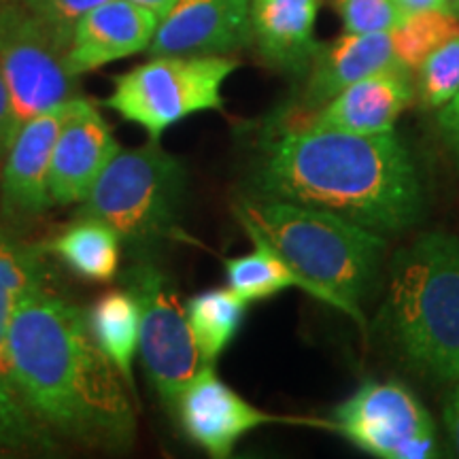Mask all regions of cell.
<instances>
[{
	"mask_svg": "<svg viewBox=\"0 0 459 459\" xmlns=\"http://www.w3.org/2000/svg\"><path fill=\"white\" fill-rule=\"evenodd\" d=\"M9 355L26 406L57 440L96 449L132 445L130 387L91 334L88 311L57 294L49 274L17 302Z\"/></svg>",
	"mask_w": 459,
	"mask_h": 459,
	"instance_id": "cell-1",
	"label": "cell"
},
{
	"mask_svg": "<svg viewBox=\"0 0 459 459\" xmlns=\"http://www.w3.org/2000/svg\"><path fill=\"white\" fill-rule=\"evenodd\" d=\"M255 198L330 211L372 232L402 234L426 213V187L395 132L349 134L264 126L251 170Z\"/></svg>",
	"mask_w": 459,
	"mask_h": 459,
	"instance_id": "cell-2",
	"label": "cell"
},
{
	"mask_svg": "<svg viewBox=\"0 0 459 459\" xmlns=\"http://www.w3.org/2000/svg\"><path fill=\"white\" fill-rule=\"evenodd\" d=\"M234 215L245 232L273 247L313 287L315 300L349 315L366 330L361 302L370 296L387 251L383 234L330 211L274 198L243 196Z\"/></svg>",
	"mask_w": 459,
	"mask_h": 459,
	"instance_id": "cell-3",
	"label": "cell"
},
{
	"mask_svg": "<svg viewBox=\"0 0 459 459\" xmlns=\"http://www.w3.org/2000/svg\"><path fill=\"white\" fill-rule=\"evenodd\" d=\"M378 324L406 368L434 383L459 381V238L421 234L389 266Z\"/></svg>",
	"mask_w": 459,
	"mask_h": 459,
	"instance_id": "cell-4",
	"label": "cell"
},
{
	"mask_svg": "<svg viewBox=\"0 0 459 459\" xmlns=\"http://www.w3.org/2000/svg\"><path fill=\"white\" fill-rule=\"evenodd\" d=\"M187 172L160 141L119 149L82 200L77 217H91L117 232L130 247H152L177 230Z\"/></svg>",
	"mask_w": 459,
	"mask_h": 459,
	"instance_id": "cell-5",
	"label": "cell"
},
{
	"mask_svg": "<svg viewBox=\"0 0 459 459\" xmlns=\"http://www.w3.org/2000/svg\"><path fill=\"white\" fill-rule=\"evenodd\" d=\"M238 68L230 56H153L115 77L102 105L141 126L152 141L204 111H221L223 83Z\"/></svg>",
	"mask_w": 459,
	"mask_h": 459,
	"instance_id": "cell-6",
	"label": "cell"
},
{
	"mask_svg": "<svg viewBox=\"0 0 459 459\" xmlns=\"http://www.w3.org/2000/svg\"><path fill=\"white\" fill-rule=\"evenodd\" d=\"M122 285L141 308L139 355L149 383L160 400L175 409L177 398L204 366L189 328L186 304L169 274L152 262L132 264L122 274Z\"/></svg>",
	"mask_w": 459,
	"mask_h": 459,
	"instance_id": "cell-7",
	"label": "cell"
},
{
	"mask_svg": "<svg viewBox=\"0 0 459 459\" xmlns=\"http://www.w3.org/2000/svg\"><path fill=\"white\" fill-rule=\"evenodd\" d=\"M0 71L13 102L17 130L79 91L66 49L22 0H0Z\"/></svg>",
	"mask_w": 459,
	"mask_h": 459,
	"instance_id": "cell-8",
	"label": "cell"
},
{
	"mask_svg": "<svg viewBox=\"0 0 459 459\" xmlns=\"http://www.w3.org/2000/svg\"><path fill=\"white\" fill-rule=\"evenodd\" d=\"M328 429L381 459L440 455L432 415L411 389L394 381L364 383L336 406Z\"/></svg>",
	"mask_w": 459,
	"mask_h": 459,
	"instance_id": "cell-9",
	"label": "cell"
},
{
	"mask_svg": "<svg viewBox=\"0 0 459 459\" xmlns=\"http://www.w3.org/2000/svg\"><path fill=\"white\" fill-rule=\"evenodd\" d=\"M48 274L43 251L0 226V455L51 453L60 445L26 406L9 355V328L17 302Z\"/></svg>",
	"mask_w": 459,
	"mask_h": 459,
	"instance_id": "cell-10",
	"label": "cell"
},
{
	"mask_svg": "<svg viewBox=\"0 0 459 459\" xmlns=\"http://www.w3.org/2000/svg\"><path fill=\"white\" fill-rule=\"evenodd\" d=\"M183 432L211 457L232 455L240 438L268 423H311L328 428V421L291 419L266 412L245 400L217 377L215 366L204 364L187 383L175 404Z\"/></svg>",
	"mask_w": 459,
	"mask_h": 459,
	"instance_id": "cell-11",
	"label": "cell"
},
{
	"mask_svg": "<svg viewBox=\"0 0 459 459\" xmlns=\"http://www.w3.org/2000/svg\"><path fill=\"white\" fill-rule=\"evenodd\" d=\"M415 96L417 85L409 68H394L359 79L311 113L281 111L268 124L349 134H383L394 132L395 122Z\"/></svg>",
	"mask_w": 459,
	"mask_h": 459,
	"instance_id": "cell-12",
	"label": "cell"
},
{
	"mask_svg": "<svg viewBox=\"0 0 459 459\" xmlns=\"http://www.w3.org/2000/svg\"><path fill=\"white\" fill-rule=\"evenodd\" d=\"M71 100L34 115L15 132V139L0 164V204L11 220H30L51 209V156L65 124Z\"/></svg>",
	"mask_w": 459,
	"mask_h": 459,
	"instance_id": "cell-13",
	"label": "cell"
},
{
	"mask_svg": "<svg viewBox=\"0 0 459 459\" xmlns=\"http://www.w3.org/2000/svg\"><path fill=\"white\" fill-rule=\"evenodd\" d=\"M251 43V0H177L149 43L153 56H228Z\"/></svg>",
	"mask_w": 459,
	"mask_h": 459,
	"instance_id": "cell-14",
	"label": "cell"
},
{
	"mask_svg": "<svg viewBox=\"0 0 459 459\" xmlns=\"http://www.w3.org/2000/svg\"><path fill=\"white\" fill-rule=\"evenodd\" d=\"M119 149L122 145L99 108L74 96L51 156V203L74 204L85 200Z\"/></svg>",
	"mask_w": 459,
	"mask_h": 459,
	"instance_id": "cell-15",
	"label": "cell"
},
{
	"mask_svg": "<svg viewBox=\"0 0 459 459\" xmlns=\"http://www.w3.org/2000/svg\"><path fill=\"white\" fill-rule=\"evenodd\" d=\"M160 17L130 0H107L74 26L66 62L73 74H85L115 60L147 51Z\"/></svg>",
	"mask_w": 459,
	"mask_h": 459,
	"instance_id": "cell-16",
	"label": "cell"
},
{
	"mask_svg": "<svg viewBox=\"0 0 459 459\" xmlns=\"http://www.w3.org/2000/svg\"><path fill=\"white\" fill-rule=\"evenodd\" d=\"M394 68L406 66L395 56L392 32H344L334 43L321 45L307 73L300 100L296 107L287 108V113H311L359 79Z\"/></svg>",
	"mask_w": 459,
	"mask_h": 459,
	"instance_id": "cell-17",
	"label": "cell"
},
{
	"mask_svg": "<svg viewBox=\"0 0 459 459\" xmlns=\"http://www.w3.org/2000/svg\"><path fill=\"white\" fill-rule=\"evenodd\" d=\"M319 0H251V43L268 66L307 74L321 43L315 39Z\"/></svg>",
	"mask_w": 459,
	"mask_h": 459,
	"instance_id": "cell-18",
	"label": "cell"
},
{
	"mask_svg": "<svg viewBox=\"0 0 459 459\" xmlns=\"http://www.w3.org/2000/svg\"><path fill=\"white\" fill-rule=\"evenodd\" d=\"M90 330L126 385L134 394V358L139 355L141 308L126 287L108 291L88 311Z\"/></svg>",
	"mask_w": 459,
	"mask_h": 459,
	"instance_id": "cell-19",
	"label": "cell"
},
{
	"mask_svg": "<svg viewBox=\"0 0 459 459\" xmlns=\"http://www.w3.org/2000/svg\"><path fill=\"white\" fill-rule=\"evenodd\" d=\"M49 251L88 281L108 283L119 274L122 238L107 223L91 217H77V221L49 245Z\"/></svg>",
	"mask_w": 459,
	"mask_h": 459,
	"instance_id": "cell-20",
	"label": "cell"
},
{
	"mask_svg": "<svg viewBox=\"0 0 459 459\" xmlns=\"http://www.w3.org/2000/svg\"><path fill=\"white\" fill-rule=\"evenodd\" d=\"M247 234L254 243V251L238 257H228L223 262L230 290L237 291L247 304L266 300V298L277 296L279 291L290 290V287H298V290L313 296L311 283L304 281L296 271H291L290 264L266 240L254 232Z\"/></svg>",
	"mask_w": 459,
	"mask_h": 459,
	"instance_id": "cell-21",
	"label": "cell"
},
{
	"mask_svg": "<svg viewBox=\"0 0 459 459\" xmlns=\"http://www.w3.org/2000/svg\"><path fill=\"white\" fill-rule=\"evenodd\" d=\"M186 313L203 364L215 366L243 325L247 302L230 287H215L189 298Z\"/></svg>",
	"mask_w": 459,
	"mask_h": 459,
	"instance_id": "cell-22",
	"label": "cell"
},
{
	"mask_svg": "<svg viewBox=\"0 0 459 459\" xmlns=\"http://www.w3.org/2000/svg\"><path fill=\"white\" fill-rule=\"evenodd\" d=\"M459 34V17L445 11H421L411 13L392 32L398 60L415 73L432 51Z\"/></svg>",
	"mask_w": 459,
	"mask_h": 459,
	"instance_id": "cell-23",
	"label": "cell"
},
{
	"mask_svg": "<svg viewBox=\"0 0 459 459\" xmlns=\"http://www.w3.org/2000/svg\"><path fill=\"white\" fill-rule=\"evenodd\" d=\"M417 94L423 105L440 111L459 94V34L438 45L417 68Z\"/></svg>",
	"mask_w": 459,
	"mask_h": 459,
	"instance_id": "cell-24",
	"label": "cell"
},
{
	"mask_svg": "<svg viewBox=\"0 0 459 459\" xmlns=\"http://www.w3.org/2000/svg\"><path fill=\"white\" fill-rule=\"evenodd\" d=\"M336 7L349 34L394 32L406 17L395 0H336Z\"/></svg>",
	"mask_w": 459,
	"mask_h": 459,
	"instance_id": "cell-25",
	"label": "cell"
},
{
	"mask_svg": "<svg viewBox=\"0 0 459 459\" xmlns=\"http://www.w3.org/2000/svg\"><path fill=\"white\" fill-rule=\"evenodd\" d=\"M22 3L49 28L57 43L68 51L77 22L107 0H22Z\"/></svg>",
	"mask_w": 459,
	"mask_h": 459,
	"instance_id": "cell-26",
	"label": "cell"
},
{
	"mask_svg": "<svg viewBox=\"0 0 459 459\" xmlns=\"http://www.w3.org/2000/svg\"><path fill=\"white\" fill-rule=\"evenodd\" d=\"M15 115H13V102H11V94L4 82L3 71H0V162L7 156V149L15 139Z\"/></svg>",
	"mask_w": 459,
	"mask_h": 459,
	"instance_id": "cell-27",
	"label": "cell"
},
{
	"mask_svg": "<svg viewBox=\"0 0 459 459\" xmlns=\"http://www.w3.org/2000/svg\"><path fill=\"white\" fill-rule=\"evenodd\" d=\"M395 3L400 4V9L406 15L421 13V11H445V13H453L449 0H395Z\"/></svg>",
	"mask_w": 459,
	"mask_h": 459,
	"instance_id": "cell-28",
	"label": "cell"
},
{
	"mask_svg": "<svg viewBox=\"0 0 459 459\" xmlns=\"http://www.w3.org/2000/svg\"><path fill=\"white\" fill-rule=\"evenodd\" d=\"M445 423H446V429H449L453 449H455V453L459 455V389L457 394L453 395L451 404L446 406Z\"/></svg>",
	"mask_w": 459,
	"mask_h": 459,
	"instance_id": "cell-29",
	"label": "cell"
},
{
	"mask_svg": "<svg viewBox=\"0 0 459 459\" xmlns=\"http://www.w3.org/2000/svg\"><path fill=\"white\" fill-rule=\"evenodd\" d=\"M440 130H443V136L446 141V145H449L453 158H455V162L459 164V119L455 122H449V124H438Z\"/></svg>",
	"mask_w": 459,
	"mask_h": 459,
	"instance_id": "cell-30",
	"label": "cell"
},
{
	"mask_svg": "<svg viewBox=\"0 0 459 459\" xmlns=\"http://www.w3.org/2000/svg\"><path fill=\"white\" fill-rule=\"evenodd\" d=\"M130 3H134V4H139V7H145L149 11H153V13H156L160 20H162V17L169 13L172 7H175L177 0H130Z\"/></svg>",
	"mask_w": 459,
	"mask_h": 459,
	"instance_id": "cell-31",
	"label": "cell"
},
{
	"mask_svg": "<svg viewBox=\"0 0 459 459\" xmlns=\"http://www.w3.org/2000/svg\"><path fill=\"white\" fill-rule=\"evenodd\" d=\"M455 119H459V94L449 102V105L438 111V124H449L455 122Z\"/></svg>",
	"mask_w": 459,
	"mask_h": 459,
	"instance_id": "cell-32",
	"label": "cell"
},
{
	"mask_svg": "<svg viewBox=\"0 0 459 459\" xmlns=\"http://www.w3.org/2000/svg\"><path fill=\"white\" fill-rule=\"evenodd\" d=\"M449 4H451L453 13H455V15L459 17V0H449Z\"/></svg>",
	"mask_w": 459,
	"mask_h": 459,
	"instance_id": "cell-33",
	"label": "cell"
}]
</instances>
